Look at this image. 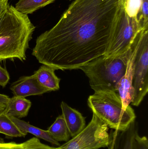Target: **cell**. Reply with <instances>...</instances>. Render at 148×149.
Here are the masks:
<instances>
[{
  "mask_svg": "<svg viewBox=\"0 0 148 149\" xmlns=\"http://www.w3.org/2000/svg\"><path fill=\"white\" fill-rule=\"evenodd\" d=\"M119 0H74L58 22L37 38L32 55L56 70H73L105 56Z\"/></svg>",
  "mask_w": 148,
  "mask_h": 149,
  "instance_id": "6da1fadb",
  "label": "cell"
},
{
  "mask_svg": "<svg viewBox=\"0 0 148 149\" xmlns=\"http://www.w3.org/2000/svg\"><path fill=\"white\" fill-rule=\"evenodd\" d=\"M28 15L8 4L0 25V62L26 59V51L35 29Z\"/></svg>",
  "mask_w": 148,
  "mask_h": 149,
  "instance_id": "7a4b0ae2",
  "label": "cell"
},
{
  "mask_svg": "<svg viewBox=\"0 0 148 149\" xmlns=\"http://www.w3.org/2000/svg\"><path fill=\"white\" fill-rule=\"evenodd\" d=\"M140 31L126 52L111 57L102 56L80 68L87 76L90 87L95 92H117V85L126 73L128 62L138 43Z\"/></svg>",
  "mask_w": 148,
  "mask_h": 149,
  "instance_id": "3957f363",
  "label": "cell"
},
{
  "mask_svg": "<svg viewBox=\"0 0 148 149\" xmlns=\"http://www.w3.org/2000/svg\"><path fill=\"white\" fill-rule=\"evenodd\" d=\"M87 103L93 113L114 130H125L135 121L136 116L134 109L129 105L126 109H123L117 92H95L89 97Z\"/></svg>",
  "mask_w": 148,
  "mask_h": 149,
  "instance_id": "277c9868",
  "label": "cell"
},
{
  "mask_svg": "<svg viewBox=\"0 0 148 149\" xmlns=\"http://www.w3.org/2000/svg\"><path fill=\"white\" fill-rule=\"evenodd\" d=\"M120 3L112 36L105 55L109 57L116 56L126 52L132 46L137 34L143 29L137 17L128 15Z\"/></svg>",
  "mask_w": 148,
  "mask_h": 149,
  "instance_id": "5b68a950",
  "label": "cell"
},
{
  "mask_svg": "<svg viewBox=\"0 0 148 149\" xmlns=\"http://www.w3.org/2000/svg\"><path fill=\"white\" fill-rule=\"evenodd\" d=\"M148 27L140 31L133 65L132 105L138 107L148 92Z\"/></svg>",
  "mask_w": 148,
  "mask_h": 149,
  "instance_id": "8992f818",
  "label": "cell"
},
{
  "mask_svg": "<svg viewBox=\"0 0 148 149\" xmlns=\"http://www.w3.org/2000/svg\"><path fill=\"white\" fill-rule=\"evenodd\" d=\"M109 127L93 113L90 122L72 139L59 146L61 149H99L107 148L109 142Z\"/></svg>",
  "mask_w": 148,
  "mask_h": 149,
  "instance_id": "52a82bcc",
  "label": "cell"
},
{
  "mask_svg": "<svg viewBox=\"0 0 148 149\" xmlns=\"http://www.w3.org/2000/svg\"><path fill=\"white\" fill-rule=\"evenodd\" d=\"M10 89L14 96L24 98L31 95H41L49 92L38 82L34 74L21 77L12 83Z\"/></svg>",
  "mask_w": 148,
  "mask_h": 149,
  "instance_id": "ba28073f",
  "label": "cell"
},
{
  "mask_svg": "<svg viewBox=\"0 0 148 149\" xmlns=\"http://www.w3.org/2000/svg\"><path fill=\"white\" fill-rule=\"evenodd\" d=\"M138 133V125L135 121L124 130H111L109 134L108 149H133L136 135Z\"/></svg>",
  "mask_w": 148,
  "mask_h": 149,
  "instance_id": "9c48e42d",
  "label": "cell"
},
{
  "mask_svg": "<svg viewBox=\"0 0 148 149\" xmlns=\"http://www.w3.org/2000/svg\"><path fill=\"white\" fill-rule=\"evenodd\" d=\"M138 43L132 56L128 62L126 73L119 81L116 87V91L120 97L122 102L123 108L124 109H126L131 103L134 96V89L133 86V65L134 57Z\"/></svg>",
  "mask_w": 148,
  "mask_h": 149,
  "instance_id": "30bf717a",
  "label": "cell"
},
{
  "mask_svg": "<svg viewBox=\"0 0 148 149\" xmlns=\"http://www.w3.org/2000/svg\"><path fill=\"white\" fill-rule=\"evenodd\" d=\"M63 119L69 131L70 136L74 137L86 127V118L79 111L72 108L66 102L61 104Z\"/></svg>",
  "mask_w": 148,
  "mask_h": 149,
  "instance_id": "8fae6325",
  "label": "cell"
},
{
  "mask_svg": "<svg viewBox=\"0 0 148 149\" xmlns=\"http://www.w3.org/2000/svg\"><path fill=\"white\" fill-rule=\"evenodd\" d=\"M55 71L54 68L43 65L34 73L38 82L49 92L60 88L61 79L56 75Z\"/></svg>",
  "mask_w": 148,
  "mask_h": 149,
  "instance_id": "7c38bea8",
  "label": "cell"
},
{
  "mask_svg": "<svg viewBox=\"0 0 148 149\" xmlns=\"http://www.w3.org/2000/svg\"><path fill=\"white\" fill-rule=\"evenodd\" d=\"M32 103L24 97L14 96L10 98L4 113L8 116L22 118L28 114Z\"/></svg>",
  "mask_w": 148,
  "mask_h": 149,
  "instance_id": "4fadbf2b",
  "label": "cell"
},
{
  "mask_svg": "<svg viewBox=\"0 0 148 149\" xmlns=\"http://www.w3.org/2000/svg\"><path fill=\"white\" fill-rule=\"evenodd\" d=\"M11 120L19 128L21 131L25 135H27L28 133L35 136L37 138L43 139L50 143L53 145L56 146H60V143L55 141L51 137L47 130H43L39 128L30 125L29 123L19 118H16L13 116H9Z\"/></svg>",
  "mask_w": 148,
  "mask_h": 149,
  "instance_id": "5bb4252c",
  "label": "cell"
},
{
  "mask_svg": "<svg viewBox=\"0 0 148 149\" xmlns=\"http://www.w3.org/2000/svg\"><path fill=\"white\" fill-rule=\"evenodd\" d=\"M50 136L56 141L67 142L70 135L63 116H58L47 130Z\"/></svg>",
  "mask_w": 148,
  "mask_h": 149,
  "instance_id": "9a60e30c",
  "label": "cell"
},
{
  "mask_svg": "<svg viewBox=\"0 0 148 149\" xmlns=\"http://www.w3.org/2000/svg\"><path fill=\"white\" fill-rule=\"evenodd\" d=\"M56 0H19L16 4V9L18 12L28 15L37 10L53 3Z\"/></svg>",
  "mask_w": 148,
  "mask_h": 149,
  "instance_id": "2e32d148",
  "label": "cell"
},
{
  "mask_svg": "<svg viewBox=\"0 0 148 149\" xmlns=\"http://www.w3.org/2000/svg\"><path fill=\"white\" fill-rule=\"evenodd\" d=\"M0 133L10 137L26 136L4 112L0 114Z\"/></svg>",
  "mask_w": 148,
  "mask_h": 149,
  "instance_id": "e0dca14e",
  "label": "cell"
},
{
  "mask_svg": "<svg viewBox=\"0 0 148 149\" xmlns=\"http://www.w3.org/2000/svg\"><path fill=\"white\" fill-rule=\"evenodd\" d=\"M11 149H61L43 144L37 137H33L26 141L14 145Z\"/></svg>",
  "mask_w": 148,
  "mask_h": 149,
  "instance_id": "ac0fdd59",
  "label": "cell"
},
{
  "mask_svg": "<svg viewBox=\"0 0 148 149\" xmlns=\"http://www.w3.org/2000/svg\"><path fill=\"white\" fill-rule=\"evenodd\" d=\"M127 14L131 17H137L140 7V0H119Z\"/></svg>",
  "mask_w": 148,
  "mask_h": 149,
  "instance_id": "d6986e66",
  "label": "cell"
},
{
  "mask_svg": "<svg viewBox=\"0 0 148 149\" xmlns=\"http://www.w3.org/2000/svg\"><path fill=\"white\" fill-rule=\"evenodd\" d=\"M137 18L142 28L148 27V0H140Z\"/></svg>",
  "mask_w": 148,
  "mask_h": 149,
  "instance_id": "ffe728a7",
  "label": "cell"
},
{
  "mask_svg": "<svg viewBox=\"0 0 148 149\" xmlns=\"http://www.w3.org/2000/svg\"><path fill=\"white\" fill-rule=\"evenodd\" d=\"M133 149H148V140L147 136H141L139 133L136 135L133 144Z\"/></svg>",
  "mask_w": 148,
  "mask_h": 149,
  "instance_id": "44dd1931",
  "label": "cell"
},
{
  "mask_svg": "<svg viewBox=\"0 0 148 149\" xmlns=\"http://www.w3.org/2000/svg\"><path fill=\"white\" fill-rule=\"evenodd\" d=\"M9 80L10 75L8 71L0 65V86L5 87Z\"/></svg>",
  "mask_w": 148,
  "mask_h": 149,
  "instance_id": "7402d4cb",
  "label": "cell"
},
{
  "mask_svg": "<svg viewBox=\"0 0 148 149\" xmlns=\"http://www.w3.org/2000/svg\"><path fill=\"white\" fill-rule=\"evenodd\" d=\"M16 143L15 142L5 143L2 144H0V149H11L12 147L15 145Z\"/></svg>",
  "mask_w": 148,
  "mask_h": 149,
  "instance_id": "603a6c76",
  "label": "cell"
},
{
  "mask_svg": "<svg viewBox=\"0 0 148 149\" xmlns=\"http://www.w3.org/2000/svg\"><path fill=\"white\" fill-rule=\"evenodd\" d=\"M10 98L8 95L0 94V104L7 105Z\"/></svg>",
  "mask_w": 148,
  "mask_h": 149,
  "instance_id": "cb8c5ba5",
  "label": "cell"
},
{
  "mask_svg": "<svg viewBox=\"0 0 148 149\" xmlns=\"http://www.w3.org/2000/svg\"><path fill=\"white\" fill-rule=\"evenodd\" d=\"M8 4V1L3 2L0 3V16H1L3 15V14L4 13Z\"/></svg>",
  "mask_w": 148,
  "mask_h": 149,
  "instance_id": "d4e9b609",
  "label": "cell"
},
{
  "mask_svg": "<svg viewBox=\"0 0 148 149\" xmlns=\"http://www.w3.org/2000/svg\"><path fill=\"white\" fill-rule=\"evenodd\" d=\"M7 108V105L0 104V114L3 113Z\"/></svg>",
  "mask_w": 148,
  "mask_h": 149,
  "instance_id": "484cf974",
  "label": "cell"
},
{
  "mask_svg": "<svg viewBox=\"0 0 148 149\" xmlns=\"http://www.w3.org/2000/svg\"><path fill=\"white\" fill-rule=\"evenodd\" d=\"M5 143L4 140L3 138L0 137V144H2V143Z\"/></svg>",
  "mask_w": 148,
  "mask_h": 149,
  "instance_id": "4316f807",
  "label": "cell"
},
{
  "mask_svg": "<svg viewBox=\"0 0 148 149\" xmlns=\"http://www.w3.org/2000/svg\"><path fill=\"white\" fill-rule=\"evenodd\" d=\"M4 12H5V11H4ZM3 15H2L1 16H0V25H1V22L2 18L3 15Z\"/></svg>",
  "mask_w": 148,
  "mask_h": 149,
  "instance_id": "83f0119b",
  "label": "cell"
},
{
  "mask_svg": "<svg viewBox=\"0 0 148 149\" xmlns=\"http://www.w3.org/2000/svg\"><path fill=\"white\" fill-rule=\"evenodd\" d=\"M5 1H8V0H0V3Z\"/></svg>",
  "mask_w": 148,
  "mask_h": 149,
  "instance_id": "f1b7e54d",
  "label": "cell"
},
{
  "mask_svg": "<svg viewBox=\"0 0 148 149\" xmlns=\"http://www.w3.org/2000/svg\"><path fill=\"white\" fill-rule=\"evenodd\" d=\"M69 1H71V0H69Z\"/></svg>",
  "mask_w": 148,
  "mask_h": 149,
  "instance_id": "f546056e",
  "label": "cell"
}]
</instances>
